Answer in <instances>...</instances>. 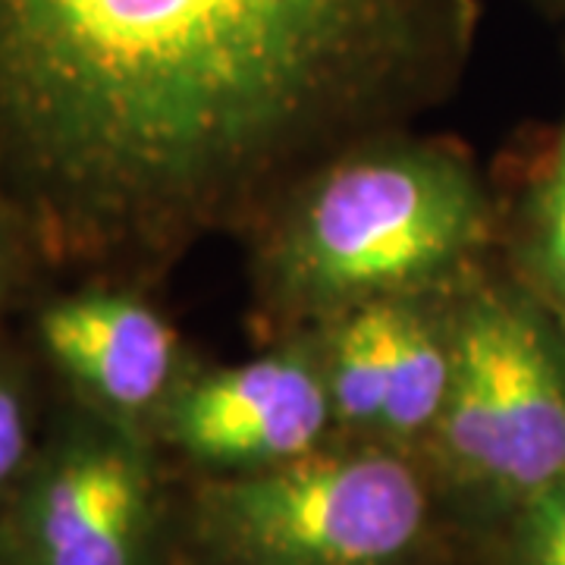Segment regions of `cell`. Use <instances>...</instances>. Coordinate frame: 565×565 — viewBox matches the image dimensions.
<instances>
[{"label": "cell", "instance_id": "cell-5", "mask_svg": "<svg viewBox=\"0 0 565 565\" xmlns=\"http://www.w3.org/2000/svg\"><path fill=\"white\" fill-rule=\"evenodd\" d=\"M151 434L66 403L0 505L10 565H173L177 497Z\"/></svg>", "mask_w": 565, "mask_h": 565}, {"label": "cell", "instance_id": "cell-2", "mask_svg": "<svg viewBox=\"0 0 565 565\" xmlns=\"http://www.w3.org/2000/svg\"><path fill=\"white\" fill-rule=\"evenodd\" d=\"M243 252L262 343L377 299L462 286L500 258V199L459 139L393 129L315 167Z\"/></svg>", "mask_w": 565, "mask_h": 565}, {"label": "cell", "instance_id": "cell-6", "mask_svg": "<svg viewBox=\"0 0 565 565\" xmlns=\"http://www.w3.org/2000/svg\"><path fill=\"white\" fill-rule=\"evenodd\" d=\"M151 437L192 478L252 475L340 440L318 330L262 340L239 362L199 359Z\"/></svg>", "mask_w": 565, "mask_h": 565}, {"label": "cell", "instance_id": "cell-3", "mask_svg": "<svg viewBox=\"0 0 565 565\" xmlns=\"http://www.w3.org/2000/svg\"><path fill=\"white\" fill-rule=\"evenodd\" d=\"M471 544L418 456L333 440L252 475L192 478L173 565H456Z\"/></svg>", "mask_w": 565, "mask_h": 565}, {"label": "cell", "instance_id": "cell-8", "mask_svg": "<svg viewBox=\"0 0 565 565\" xmlns=\"http://www.w3.org/2000/svg\"><path fill=\"white\" fill-rule=\"evenodd\" d=\"M32 340L73 403L141 434L202 359L154 289L129 282L82 280L41 299Z\"/></svg>", "mask_w": 565, "mask_h": 565}, {"label": "cell", "instance_id": "cell-10", "mask_svg": "<svg viewBox=\"0 0 565 565\" xmlns=\"http://www.w3.org/2000/svg\"><path fill=\"white\" fill-rule=\"evenodd\" d=\"M478 565H565V481L519 505L475 550Z\"/></svg>", "mask_w": 565, "mask_h": 565}, {"label": "cell", "instance_id": "cell-12", "mask_svg": "<svg viewBox=\"0 0 565 565\" xmlns=\"http://www.w3.org/2000/svg\"><path fill=\"white\" fill-rule=\"evenodd\" d=\"M35 270H41L35 248L29 243L22 223L0 202V321Z\"/></svg>", "mask_w": 565, "mask_h": 565}, {"label": "cell", "instance_id": "cell-9", "mask_svg": "<svg viewBox=\"0 0 565 565\" xmlns=\"http://www.w3.org/2000/svg\"><path fill=\"white\" fill-rule=\"evenodd\" d=\"M493 185L500 262L565 330V98L559 120L512 161L509 182Z\"/></svg>", "mask_w": 565, "mask_h": 565}, {"label": "cell", "instance_id": "cell-1", "mask_svg": "<svg viewBox=\"0 0 565 565\" xmlns=\"http://www.w3.org/2000/svg\"><path fill=\"white\" fill-rule=\"evenodd\" d=\"M481 20L484 0H0V202L41 270L158 289L452 102Z\"/></svg>", "mask_w": 565, "mask_h": 565}, {"label": "cell", "instance_id": "cell-11", "mask_svg": "<svg viewBox=\"0 0 565 565\" xmlns=\"http://www.w3.org/2000/svg\"><path fill=\"white\" fill-rule=\"evenodd\" d=\"M41 437L32 371L17 352L0 345V505L25 478Z\"/></svg>", "mask_w": 565, "mask_h": 565}, {"label": "cell", "instance_id": "cell-13", "mask_svg": "<svg viewBox=\"0 0 565 565\" xmlns=\"http://www.w3.org/2000/svg\"><path fill=\"white\" fill-rule=\"evenodd\" d=\"M515 3H522L527 13H534L550 29H556L565 41V0H515Z\"/></svg>", "mask_w": 565, "mask_h": 565}, {"label": "cell", "instance_id": "cell-4", "mask_svg": "<svg viewBox=\"0 0 565 565\" xmlns=\"http://www.w3.org/2000/svg\"><path fill=\"white\" fill-rule=\"evenodd\" d=\"M456 364L422 462L475 550L565 481V330L497 258L456 289Z\"/></svg>", "mask_w": 565, "mask_h": 565}, {"label": "cell", "instance_id": "cell-7", "mask_svg": "<svg viewBox=\"0 0 565 565\" xmlns=\"http://www.w3.org/2000/svg\"><path fill=\"white\" fill-rule=\"evenodd\" d=\"M456 289L377 299L315 327L343 440L422 459L452 384Z\"/></svg>", "mask_w": 565, "mask_h": 565}, {"label": "cell", "instance_id": "cell-14", "mask_svg": "<svg viewBox=\"0 0 565 565\" xmlns=\"http://www.w3.org/2000/svg\"><path fill=\"white\" fill-rule=\"evenodd\" d=\"M0 565H10L7 563V553H3V546H0Z\"/></svg>", "mask_w": 565, "mask_h": 565}]
</instances>
